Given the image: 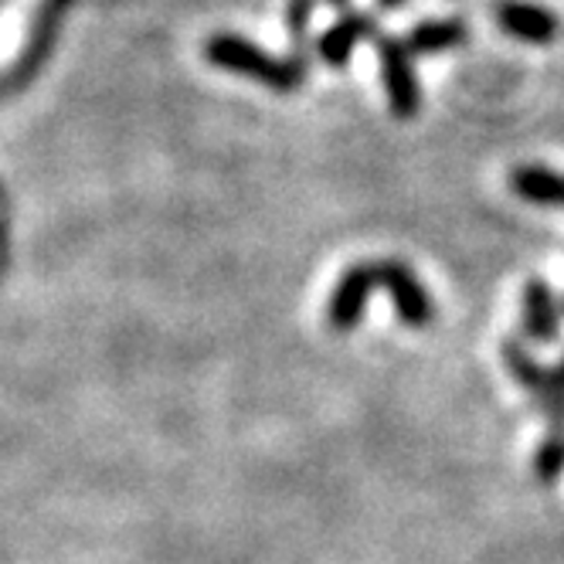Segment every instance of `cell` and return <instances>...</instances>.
Segmentation results:
<instances>
[{
	"label": "cell",
	"instance_id": "cell-6",
	"mask_svg": "<svg viewBox=\"0 0 564 564\" xmlns=\"http://www.w3.org/2000/svg\"><path fill=\"white\" fill-rule=\"evenodd\" d=\"M378 290V279H375V262H357L350 265L340 282L330 293V303H327V324L337 330V334H347L360 324V316L368 310V296Z\"/></svg>",
	"mask_w": 564,
	"mask_h": 564
},
{
	"label": "cell",
	"instance_id": "cell-4",
	"mask_svg": "<svg viewBox=\"0 0 564 564\" xmlns=\"http://www.w3.org/2000/svg\"><path fill=\"white\" fill-rule=\"evenodd\" d=\"M375 279L378 286L388 290L391 303H394V313L405 327H429L432 316H435V303L429 296V290L422 286V279L398 259H381L375 262Z\"/></svg>",
	"mask_w": 564,
	"mask_h": 564
},
{
	"label": "cell",
	"instance_id": "cell-9",
	"mask_svg": "<svg viewBox=\"0 0 564 564\" xmlns=\"http://www.w3.org/2000/svg\"><path fill=\"white\" fill-rule=\"evenodd\" d=\"M405 48L412 52V58L422 55H438V52H453L463 48L469 42V28L459 18H429L409 28V34L401 37Z\"/></svg>",
	"mask_w": 564,
	"mask_h": 564
},
{
	"label": "cell",
	"instance_id": "cell-2",
	"mask_svg": "<svg viewBox=\"0 0 564 564\" xmlns=\"http://www.w3.org/2000/svg\"><path fill=\"white\" fill-rule=\"evenodd\" d=\"M503 365L513 381L534 398L538 412L551 429H564V378L557 368H544L520 340H503Z\"/></svg>",
	"mask_w": 564,
	"mask_h": 564
},
{
	"label": "cell",
	"instance_id": "cell-7",
	"mask_svg": "<svg viewBox=\"0 0 564 564\" xmlns=\"http://www.w3.org/2000/svg\"><path fill=\"white\" fill-rule=\"evenodd\" d=\"M378 34V18L368 14V11H344L324 34H319L316 42V52H319V62L330 65V68H347L350 58H354V48L360 42H368V37Z\"/></svg>",
	"mask_w": 564,
	"mask_h": 564
},
{
	"label": "cell",
	"instance_id": "cell-1",
	"mask_svg": "<svg viewBox=\"0 0 564 564\" xmlns=\"http://www.w3.org/2000/svg\"><path fill=\"white\" fill-rule=\"evenodd\" d=\"M205 55L215 68H225V72H235V75H249L256 83H262L265 89L272 93H296L303 86V78L310 75V62L306 58H275L269 55L265 48L246 42V37L238 34H215L208 37L205 45Z\"/></svg>",
	"mask_w": 564,
	"mask_h": 564
},
{
	"label": "cell",
	"instance_id": "cell-12",
	"mask_svg": "<svg viewBox=\"0 0 564 564\" xmlns=\"http://www.w3.org/2000/svg\"><path fill=\"white\" fill-rule=\"evenodd\" d=\"M313 14H316V0H290V4H286V24H290V34H293V55L296 58H306V52H310Z\"/></svg>",
	"mask_w": 564,
	"mask_h": 564
},
{
	"label": "cell",
	"instance_id": "cell-14",
	"mask_svg": "<svg viewBox=\"0 0 564 564\" xmlns=\"http://www.w3.org/2000/svg\"><path fill=\"white\" fill-rule=\"evenodd\" d=\"M327 4H334V8H347V0H327Z\"/></svg>",
	"mask_w": 564,
	"mask_h": 564
},
{
	"label": "cell",
	"instance_id": "cell-13",
	"mask_svg": "<svg viewBox=\"0 0 564 564\" xmlns=\"http://www.w3.org/2000/svg\"><path fill=\"white\" fill-rule=\"evenodd\" d=\"M375 4L381 8V11H388V14H394V11H401L409 4V0H375Z\"/></svg>",
	"mask_w": 564,
	"mask_h": 564
},
{
	"label": "cell",
	"instance_id": "cell-15",
	"mask_svg": "<svg viewBox=\"0 0 564 564\" xmlns=\"http://www.w3.org/2000/svg\"><path fill=\"white\" fill-rule=\"evenodd\" d=\"M557 375L564 378V354H561V365H557Z\"/></svg>",
	"mask_w": 564,
	"mask_h": 564
},
{
	"label": "cell",
	"instance_id": "cell-11",
	"mask_svg": "<svg viewBox=\"0 0 564 564\" xmlns=\"http://www.w3.org/2000/svg\"><path fill=\"white\" fill-rule=\"evenodd\" d=\"M538 482H557L564 476V429H547L541 446L534 449Z\"/></svg>",
	"mask_w": 564,
	"mask_h": 564
},
{
	"label": "cell",
	"instance_id": "cell-3",
	"mask_svg": "<svg viewBox=\"0 0 564 564\" xmlns=\"http://www.w3.org/2000/svg\"><path fill=\"white\" fill-rule=\"evenodd\" d=\"M378 65H381V83L388 106L398 119H415L422 109V86H419V68L405 42L394 34H375Z\"/></svg>",
	"mask_w": 564,
	"mask_h": 564
},
{
	"label": "cell",
	"instance_id": "cell-5",
	"mask_svg": "<svg viewBox=\"0 0 564 564\" xmlns=\"http://www.w3.org/2000/svg\"><path fill=\"white\" fill-rule=\"evenodd\" d=\"M494 21L507 37L523 45H551L561 34V18L551 8L531 4V0H497Z\"/></svg>",
	"mask_w": 564,
	"mask_h": 564
},
{
	"label": "cell",
	"instance_id": "cell-10",
	"mask_svg": "<svg viewBox=\"0 0 564 564\" xmlns=\"http://www.w3.org/2000/svg\"><path fill=\"white\" fill-rule=\"evenodd\" d=\"M510 187L517 197L544 208H564V174L541 167V164H520L510 174Z\"/></svg>",
	"mask_w": 564,
	"mask_h": 564
},
{
	"label": "cell",
	"instance_id": "cell-8",
	"mask_svg": "<svg viewBox=\"0 0 564 564\" xmlns=\"http://www.w3.org/2000/svg\"><path fill=\"white\" fill-rule=\"evenodd\" d=\"M561 300L544 279H528L520 290V316L523 334L534 344H557L561 340Z\"/></svg>",
	"mask_w": 564,
	"mask_h": 564
},
{
	"label": "cell",
	"instance_id": "cell-16",
	"mask_svg": "<svg viewBox=\"0 0 564 564\" xmlns=\"http://www.w3.org/2000/svg\"><path fill=\"white\" fill-rule=\"evenodd\" d=\"M561 310H564V300H561Z\"/></svg>",
	"mask_w": 564,
	"mask_h": 564
}]
</instances>
